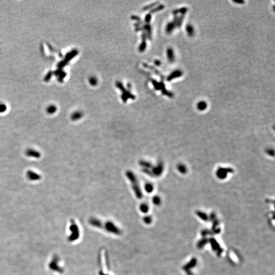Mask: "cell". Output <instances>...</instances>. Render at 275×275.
Segmentation results:
<instances>
[{"label": "cell", "mask_w": 275, "mask_h": 275, "mask_svg": "<svg viewBox=\"0 0 275 275\" xmlns=\"http://www.w3.org/2000/svg\"><path fill=\"white\" fill-rule=\"evenodd\" d=\"M177 169L178 170V172L182 174H186L188 171V168L186 166L184 163L178 164L177 166Z\"/></svg>", "instance_id": "cell-8"}, {"label": "cell", "mask_w": 275, "mask_h": 275, "mask_svg": "<svg viewBox=\"0 0 275 275\" xmlns=\"http://www.w3.org/2000/svg\"><path fill=\"white\" fill-rule=\"evenodd\" d=\"M151 15L150 14H147L146 17H145V21L146 23L147 24H149L150 21V20H151Z\"/></svg>", "instance_id": "cell-25"}, {"label": "cell", "mask_w": 275, "mask_h": 275, "mask_svg": "<svg viewBox=\"0 0 275 275\" xmlns=\"http://www.w3.org/2000/svg\"><path fill=\"white\" fill-rule=\"evenodd\" d=\"M167 54L168 59L170 62H173L174 61V52L171 48H168L167 51Z\"/></svg>", "instance_id": "cell-11"}, {"label": "cell", "mask_w": 275, "mask_h": 275, "mask_svg": "<svg viewBox=\"0 0 275 275\" xmlns=\"http://www.w3.org/2000/svg\"><path fill=\"white\" fill-rule=\"evenodd\" d=\"M139 208H140V211L143 213H147L149 209L148 205L145 203H143L140 204Z\"/></svg>", "instance_id": "cell-13"}, {"label": "cell", "mask_w": 275, "mask_h": 275, "mask_svg": "<svg viewBox=\"0 0 275 275\" xmlns=\"http://www.w3.org/2000/svg\"><path fill=\"white\" fill-rule=\"evenodd\" d=\"M126 176L130 181L132 188L136 198L139 199L142 198L143 196V192L139 185L138 180L137 179L134 173L132 171H127L126 172Z\"/></svg>", "instance_id": "cell-1"}, {"label": "cell", "mask_w": 275, "mask_h": 275, "mask_svg": "<svg viewBox=\"0 0 275 275\" xmlns=\"http://www.w3.org/2000/svg\"><path fill=\"white\" fill-rule=\"evenodd\" d=\"M181 74V72L180 71H174V73H172V74L170 75L169 77H168V81H171V80L174 79L176 77H180Z\"/></svg>", "instance_id": "cell-12"}, {"label": "cell", "mask_w": 275, "mask_h": 275, "mask_svg": "<svg viewBox=\"0 0 275 275\" xmlns=\"http://www.w3.org/2000/svg\"><path fill=\"white\" fill-rule=\"evenodd\" d=\"M163 171V163L161 162H159L157 165L152 166V167L149 170H144L142 171V172L145 174L148 175V176L151 177H159L161 175Z\"/></svg>", "instance_id": "cell-2"}, {"label": "cell", "mask_w": 275, "mask_h": 275, "mask_svg": "<svg viewBox=\"0 0 275 275\" xmlns=\"http://www.w3.org/2000/svg\"><path fill=\"white\" fill-rule=\"evenodd\" d=\"M83 116V113L81 111H75L71 115V119L75 121L81 119Z\"/></svg>", "instance_id": "cell-6"}, {"label": "cell", "mask_w": 275, "mask_h": 275, "mask_svg": "<svg viewBox=\"0 0 275 275\" xmlns=\"http://www.w3.org/2000/svg\"><path fill=\"white\" fill-rule=\"evenodd\" d=\"M186 31H187V32L188 33V35L190 36L193 35L194 33V30L193 29V27L191 25H188V26H187V27H186Z\"/></svg>", "instance_id": "cell-18"}, {"label": "cell", "mask_w": 275, "mask_h": 275, "mask_svg": "<svg viewBox=\"0 0 275 275\" xmlns=\"http://www.w3.org/2000/svg\"><path fill=\"white\" fill-rule=\"evenodd\" d=\"M226 169L222 168L218 170L217 173V176L219 178H225L226 176L227 175L228 173L227 171L226 172Z\"/></svg>", "instance_id": "cell-9"}, {"label": "cell", "mask_w": 275, "mask_h": 275, "mask_svg": "<svg viewBox=\"0 0 275 275\" xmlns=\"http://www.w3.org/2000/svg\"><path fill=\"white\" fill-rule=\"evenodd\" d=\"M234 2H235L236 3H244V2L243 1H234Z\"/></svg>", "instance_id": "cell-28"}, {"label": "cell", "mask_w": 275, "mask_h": 275, "mask_svg": "<svg viewBox=\"0 0 275 275\" xmlns=\"http://www.w3.org/2000/svg\"><path fill=\"white\" fill-rule=\"evenodd\" d=\"M127 87L129 89L131 88V85H130V84H127Z\"/></svg>", "instance_id": "cell-29"}, {"label": "cell", "mask_w": 275, "mask_h": 275, "mask_svg": "<svg viewBox=\"0 0 275 275\" xmlns=\"http://www.w3.org/2000/svg\"><path fill=\"white\" fill-rule=\"evenodd\" d=\"M46 113L49 115H53L57 111V107L54 105H50L46 109Z\"/></svg>", "instance_id": "cell-7"}, {"label": "cell", "mask_w": 275, "mask_h": 275, "mask_svg": "<svg viewBox=\"0 0 275 275\" xmlns=\"http://www.w3.org/2000/svg\"><path fill=\"white\" fill-rule=\"evenodd\" d=\"M7 110V107L4 103H0V113H4L6 112Z\"/></svg>", "instance_id": "cell-20"}, {"label": "cell", "mask_w": 275, "mask_h": 275, "mask_svg": "<svg viewBox=\"0 0 275 275\" xmlns=\"http://www.w3.org/2000/svg\"><path fill=\"white\" fill-rule=\"evenodd\" d=\"M106 228L107 231L109 233L114 234H119L120 233V230L118 228L117 226L115 225L112 222H107L106 223Z\"/></svg>", "instance_id": "cell-3"}, {"label": "cell", "mask_w": 275, "mask_h": 275, "mask_svg": "<svg viewBox=\"0 0 275 275\" xmlns=\"http://www.w3.org/2000/svg\"><path fill=\"white\" fill-rule=\"evenodd\" d=\"M157 2L154 3L153 4H151V5H147L146 6L144 7L143 8V10H148L149 9H150L153 7V6H154L156 4H157Z\"/></svg>", "instance_id": "cell-24"}, {"label": "cell", "mask_w": 275, "mask_h": 275, "mask_svg": "<svg viewBox=\"0 0 275 275\" xmlns=\"http://www.w3.org/2000/svg\"><path fill=\"white\" fill-rule=\"evenodd\" d=\"M145 190L148 193H151L154 190V186L151 183H147L144 186Z\"/></svg>", "instance_id": "cell-15"}, {"label": "cell", "mask_w": 275, "mask_h": 275, "mask_svg": "<svg viewBox=\"0 0 275 275\" xmlns=\"http://www.w3.org/2000/svg\"><path fill=\"white\" fill-rule=\"evenodd\" d=\"M164 8V6L163 5H160L159 6L156 7L155 8H153L152 10H150V13H154L157 11H160L162 10Z\"/></svg>", "instance_id": "cell-22"}, {"label": "cell", "mask_w": 275, "mask_h": 275, "mask_svg": "<svg viewBox=\"0 0 275 275\" xmlns=\"http://www.w3.org/2000/svg\"><path fill=\"white\" fill-rule=\"evenodd\" d=\"M143 221H144L145 223L147 224H149L151 222H152V219H151V217L150 216L147 215V216H146V217L144 218Z\"/></svg>", "instance_id": "cell-23"}, {"label": "cell", "mask_w": 275, "mask_h": 275, "mask_svg": "<svg viewBox=\"0 0 275 275\" xmlns=\"http://www.w3.org/2000/svg\"><path fill=\"white\" fill-rule=\"evenodd\" d=\"M152 202L154 203V204L156 205H159L160 204V203L161 202V200L160 197L158 196H155L153 197L152 198Z\"/></svg>", "instance_id": "cell-19"}, {"label": "cell", "mask_w": 275, "mask_h": 275, "mask_svg": "<svg viewBox=\"0 0 275 275\" xmlns=\"http://www.w3.org/2000/svg\"><path fill=\"white\" fill-rule=\"evenodd\" d=\"M131 19H132L136 20V21H138V23H142L141 19H140V18L139 17H138V16L133 15V16H132V17H131Z\"/></svg>", "instance_id": "cell-26"}, {"label": "cell", "mask_w": 275, "mask_h": 275, "mask_svg": "<svg viewBox=\"0 0 275 275\" xmlns=\"http://www.w3.org/2000/svg\"><path fill=\"white\" fill-rule=\"evenodd\" d=\"M175 21H175L174 22H172V23H169L168 24L167 27H166V31H167L168 33H170L173 30L175 26Z\"/></svg>", "instance_id": "cell-16"}, {"label": "cell", "mask_w": 275, "mask_h": 275, "mask_svg": "<svg viewBox=\"0 0 275 275\" xmlns=\"http://www.w3.org/2000/svg\"><path fill=\"white\" fill-rule=\"evenodd\" d=\"M26 177L28 180L32 181H37L42 178L41 175L33 170H28L26 173Z\"/></svg>", "instance_id": "cell-4"}, {"label": "cell", "mask_w": 275, "mask_h": 275, "mask_svg": "<svg viewBox=\"0 0 275 275\" xmlns=\"http://www.w3.org/2000/svg\"><path fill=\"white\" fill-rule=\"evenodd\" d=\"M197 109L200 111H203L207 108V104L204 101H201L197 104Z\"/></svg>", "instance_id": "cell-14"}, {"label": "cell", "mask_w": 275, "mask_h": 275, "mask_svg": "<svg viewBox=\"0 0 275 275\" xmlns=\"http://www.w3.org/2000/svg\"><path fill=\"white\" fill-rule=\"evenodd\" d=\"M89 222L91 225L96 227H100L101 226V221L96 218H91V219L90 220Z\"/></svg>", "instance_id": "cell-10"}, {"label": "cell", "mask_w": 275, "mask_h": 275, "mask_svg": "<svg viewBox=\"0 0 275 275\" xmlns=\"http://www.w3.org/2000/svg\"><path fill=\"white\" fill-rule=\"evenodd\" d=\"M146 41H142V44H141V45L140 46L139 48V51L140 52H143L145 51V49H146Z\"/></svg>", "instance_id": "cell-21"}, {"label": "cell", "mask_w": 275, "mask_h": 275, "mask_svg": "<svg viewBox=\"0 0 275 275\" xmlns=\"http://www.w3.org/2000/svg\"><path fill=\"white\" fill-rule=\"evenodd\" d=\"M154 64H155V65L157 66H159L161 64V62L159 61V60H155L154 61Z\"/></svg>", "instance_id": "cell-27"}, {"label": "cell", "mask_w": 275, "mask_h": 275, "mask_svg": "<svg viewBox=\"0 0 275 275\" xmlns=\"http://www.w3.org/2000/svg\"><path fill=\"white\" fill-rule=\"evenodd\" d=\"M89 83L90 84V85L93 86H96L97 84H98L97 79L94 76L90 77V78L89 79Z\"/></svg>", "instance_id": "cell-17"}, {"label": "cell", "mask_w": 275, "mask_h": 275, "mask_svg": "<svg viewBox=\"0 0 275 275\" xmlns=\"http://www.w3.org/2000/svg\"><path fill=\"white\" fill-rule=\"evenodd\" d=\"M25 154L28 157L36 159H39L42 156V154L39 151H37L35 149H32V148H29L26 150V151H25Z\"/></svg>", "instance_id": "cell-5"}]
</instances>
